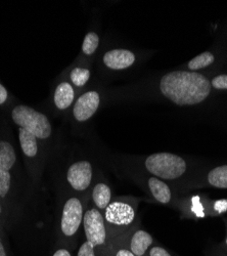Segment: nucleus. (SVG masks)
I'll return each mask as SVG.
<instances>
[{"label": "nucleus", "instance_id": "obj_1", "mask_svg": "<svg viewBox=\"0 0 227 256\" xmlns=\"http://www.w3.org/2000/svg\"><path fill=\"white\" fill-rule=\"evenodd\" d=\"M10 120L17 130V144L33 184L42 188V180L58 146L56 128L50 117L25 104H14Z\"/></svg>", "mask_w": 227, "mask_h": 256}, {"label": "nucleus", "instance_id": "obj_2", "mask_svg": "<svg viewBox=\"0 0 227 256\" xmlns=\"http://www.w3.org/2000/svg\"><path fill=\"white\" fill-rule=\"evenodd\" d=\"M52 224L53 246L67 247L74 251V244L83 226L84 202L82 197L64 190H55Z\"/></svg>", "mask_w": 227, "mask_h": 256}, {"label": "nucleus", "instance_id": "obj_3", "mask_svg": "<svg viewBox=\"0 0 227 256\" xmlns=\"http://www.w3.org/2000/svg\"><path fill=\"white\" fill-rule=\"evenodd\" d=\"M162 94L178 106H193L207 98L211 92V82L197 72L173 71L160 80Z\"/></svg>", "mask_w": 227, "mask_h": 256}, {"label": "nucleus", "instance_id": "obj_4", "mask_svg": "<svg viewBox=\"0 0 227 256\" xmlns=\"http://www.w3.org/2000/svg\"><path fill=\"white\" fill-rule=\"evenodd\" d=\"M59 174L60 178L53 180L54 190H64L81 195L87 192L92 186L93 167L89 160L80 159L67 165L60 174H55L51 176L53 178Z\"/></svg>", "mask_w": 227, "mask_h": 256}, {"label": "nucleus", "instance_id": "obj_5", "mask_svg": "<svg viewBox=\"0 0 227 256\" xmlns=\"http://www.w3.org/2000/svg\"><path fill=\"white\" fill-rule=\"evenodd\" d=\"M83 230L86 240L78 248L76 256H97L96 248L106 246L109 239L104 214L97 208L91 207L85 210Z\"/></svg>", "mask_w": 227, "mask_h": 256}, {"label": "nucleus", "instance_id": "obj_6", "mask_svg": "<svg viewBox=\"0 0 227 256\" xmlns=\"http://www.w3.org/2000/svg\"><path fill=\"white\" fill-rule=\"evenodd\" d=\"M144 168L160 180H175L187 172V162L171 153H156L144 160Z\"/></svg>", "mask_w": 227, "mask_h": 256}, {"label": "nucleus", "instance_id": "obj_7", "mask_svg": "<svg viewBox=\"0 0 227 256\" xmlns=\"http://www.w3.org/2000/svg\"><path fill=\"white\" fill-rule=\"evenodd\" d=\"M77 98V90L68 80L64 72L52 84L49 96V111L53 116H60L72 110Z\"/></svg>", "mask_w": 227, "mask_h": 256}, {"label": "nucleus", "instance_id": "obj_8", "mask_svg": "<svg viewBox=\"0 0 227 256\" xmlns=\"http://www.w3.org/2000/svg\"><path fill=\"white\" fill-rule=\"evenodd\" d=\"M104 218L106 226L110 234H114L115 230H123L129 228L135 220V206L127 200H115L104 211Z\"/></svg>", "mask_w": 227, "mask_h": 256}, {"label": "nucleus", "instance_id": "obj_9", "mask_svg": "<svg viewBox=\"0 0 227 256\" xmlns=\"http://www.w3.org/2000/svg\"><path fill=\"white\" fill-rule=\"evenodd\" d=\"M100 94L97 90H88L80 94L72 108V119L81 124L90 120L100 106Z\"/></svg>", "mask_w": 227, "mask_h": 256}, {"label": "nucleus", "instance_id": "obj_10", "mask_svg": "<svg viewBox=\"0 0 227 256\" xmlns=\"http://www.w3.org/2000/svg\"><path fill=\"white\" fill-rule=\"evenodd\" d=\"M136 62V54L130 50L114 48L108 50L102 56L106 68L112 71H123L132 67Z\"/></svg>", "mask_w": 227, "mask_h": 256}, {"label": "nucleus", "instance_id": "obj_11", "mask_svg": "<svg viewBox=\"0 0 227 256\" xmlns=\"http://www.w3.org/2000/svg\"><path fill=\"white\" fill-rule=\"evenodd\" d=\"M90 197L94 207L97 208L101 213H104L106 208L112 202L113 192L108 184L98 182L92 186Z\"/></svg>", "mask_w": 227, "mask_h": 256}, {"label": "nucleus", "instance_id": "obj_12", "mask_svg": "<svg viewBox=\"0 0 227 256\" xmlns=\"http://www.w3.org/2000/svg\"><path fill=\"white\" fill-rule=\"evenodd\" d=\"M153 243L154 239L148 232L137 230L131 236L128 248L135 256H144Z\"/></svg>", "mask_w": 227, "mask_h": 256}, {"label": "nucleus", "instance_id": "obj_13", "mask_svg": "<svg viewBox=\"0 0 227 256\" xmlns=\"http://www.w3.org/2000/svg\"><path fill=\"white\" fill-rule=\"evenodd\" d=\"M64 74L76 90L83 88L91 77L90 69L84 65H74L64 71Z\"/></svg>", "mask_w": 227, "mask_h": 256}, {"label": "nucleus", "instance_id": "obj_14", "mask_svg": "<svg viewBox=\"0 0 227 256\" xmlns=\"http://www.w3.org/2000/svg\"><path fill=\"white\" fill-rule=\"evenodd\" d=\"M148 186L152 196L162 204H168L171 201L170 188L158 178L152 176L148 180Z\"/></svg>", "mask_w": 227, "mask_h": 256}, {"label": "nucleus", "instance_id": "obj_15", "mask_svg": "<svg viewBox=\"0 0 227 256\" xmlns=\"http://www.w3.org/2000/svg\"><path fill=\"white\" fill-rule=\"evenodd\" d=\"M208 182L218 188H227V165H222L212 169L208 174Z\"/></svg>", "mask_w": 227, "mask_h": 256}, {"label": "nucleus", "instance_id": "obj_16", "mask_svg": "<svg viewBox=\"0 0 227 256\" xmlns=\"http://www.w3.org/2000/svg\"><path fill=\"white\" fill-rule=\"evenodd\" d=\"M99 46V36L96 32L94 31H90L88 32L83 40V44H82V48H81V52L84 56L89 58L91 56H93Z\"/></svg>", "mask_w": 227, "mask_h": 256}, {"label": "nucleus", "instance_id": "obj_17", "mask_svg": "<svg viewBox=\"0 0 227 256\" xmlns=\"http://www.w3.org/2000/svg\"><path fill=\"white\" fill-rule=\"evenodd\" d=\"M214 56L209 52H205L201 54L200 56L194 58L190 62H189V69L192 70V72H196L198 70H201L203 68L209 67L212 65L214 62Z\"/></svg>", "mask_w": 227, "mask_h": 256}, {"label": "nucleus", "instance_id": "obj_18", "mask_svg": "<svg viewBox=\"0 0 227 256\" xmlns=\"http://www.w3.org/2000/svg\"><path fill=\"white\" fill-rule=\"evenodd\" d=\"M211 86L216 90H227V75L216 76L211 82Z\"/></svg>", "mask_w": 227, "mask_h": 256}, {"label": "nucleus", "instance_id": "obj_19", "mask_svg": "<svg viewBox=\"0 0 227 256\" xmlns=\"http://www.w3.org/2000/svg\"><path fill=\"white\" fill-rule=\"evenodd\" d=\"M48 256H74L73 250L67 247H57L53 246L48 254Z\"/></svg>", "mask_w": 227, "mask_h": 256}, {"label": "nucleus", "instance_id": "obj_20", "mask_svg": "<svg viewBox=\"0 0 227 256\" xmlns=\"http://www.w3.org/2000/svg\"><path fill=\"white\" fill-rule=\"evenodd\" d=\"M10 94L8 90L5 88L3 84L0 83V106H3L9 102Z\"/></svg>", "mask_w": 227, "mask_h": 256}, {"label": "nucleus", "instance_id": "obj_21", "mask_svg": "<svg viewBox=\"0 0 227 256\" xmlns=\"http://www.w3.org/2000/svg\"><path fill=\"white\" fill-rule=\"evenodd\" d=\"M214 210L218 213H224L227 211V199H221L214 203Z\"/></svg>", "mask_w": 227, "mask_h": 256}, {"label": "nucleus", "instance_id": "obj_22", "mask_svg": "<svg viewBox=\"0 0 227 256\" xmlns=\"http://www.w3.org/2000/svg\"><path fill=\"white\" fill-rule=\"evenodd\" d=\"M150 256H171L169 252L162 247H153L150 249Z\"/></svg>", "mask_w": 227, "mask_h": 256}, {"label": "nucleus", "instance_id": "obj_23", "mask_svg": "<svg viewBox=\"0 0 227 256\" xmlns=\"http://www.w3.org/2000/svg\"><path fill=\"white\" fill-rule=\"evenodd\" d=\"M114 256H135V255L129 250V248L120 247V248H118V250L115 252Z\"/></svg>", "mask_w": 227, "mask_h": 256}, {"label": "nucleus", "instance_id": "obj_24", "mask_svg": "<svg viewBox=\"0 0 227 256\" xmlns=\"http://www.w3.org/2000/svg\"><path fill=\"white\" fill-rule=\"evenodd\" d=\"M4 207L2 205V202L0 201V226H1L3 224V222L7 218L5 216H3V211H4Z\"/></svg>", "mask_w": 227, "mask_h": 256}, {"label": "nucleus", "instance_id": "obj_25", "mask_svg": "<svg viewBox=\"0 0 227 256\" xmlns=\"http://www.w3.org/2000/svg\"><path fill=\"white\" fill-rule=\"evenodd\" d=\"M226 244H227V238H226Z\"/></svg>", "mask_w": 227, "mask_h": 256}]
</instances>
